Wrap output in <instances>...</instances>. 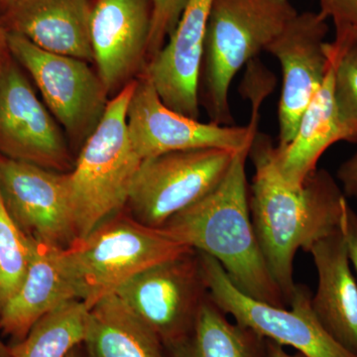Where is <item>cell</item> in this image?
I'll return each instance as SVG.
<instances>
[{
	"instance_id": "1",
	"label": "cell",
	"mask_w": 357,
	"mask_h": 357,
	"mask_svg": "<svg viewBox=\"0 0 357 357\" xmlns=\"http://www.w3.org/2000/svg\"><path fill=\"white\" fill-rule=\"evenodd\" d=\"M275 148L268 134L256 131L248 155L255 167L249 210L268 269L289 306L298 250L310 252L318 241L340 231L349 203L325 169H317L302 187L289 185L277 169Z\"/></svg>"
},
{
	"instance_id": "2",
	"label": "cell",
	"mask_w": 357,
	"mask_h": 357,
	"mask_svg": "<svg viewBox=\"0 0 357 357\" xmlns=\"http://www.w3.org/2000/svg\"><path fill=\"white\" fill-rule=\"evenodd\" d=\"M239 150L215 190L166 222L163 229L181 243L206 253L223 268L241 292L277 307H287L263 257L251 222L246 161Z\"/></svg>"
},
{
	"instance_id": "3",
	"label": "cell",
	"mask_w": 357,
	"mask_h": 357,
	"mask_svg": "<svg viewBox=\"0 0 357 357\" xmlns=\"http://www.w3.org/2000/svg\"><path fill=\"white\" fill-rule=\"evenodd\" d=\"M299 13L289 0H213L204 36L199 102L218 126H231L229 89Z\"/></svg>"
},
{
	"instance_id": "4",
	"label": "cell",
	"mask_w": 357,
	"mask_h": 357,
	"mask_svg": "<svg viewBox=\"0 0 357 357\" xmlns=\"http://www.w3.org/2000/svg\"><path fill=\"white\" fill-rule=\"evenodd\" d=\"M135 79L112 96L98 128L82 147L76 166L66 174L77 239L128 204L142 162L131 144L126 121Z\"/></svg>"
},
{
	"instance_id": "5",
	"label": "cell",
	"mask_w": 357,
	"mask_h": 357,
	"mask_svg": "<svg viewBox=\"0 0 357 357\" xmlns=\"http://www.w3.org/2000/svg\"><path fill=\"white\" fill-rule=\"evenodd\" d=\"M194 249L163 229L132 217H112L63 249L79 298L91 309L148 268Z\"/></svg>"
},
{
	"instance_id": "6",
	"label": "cell",
	"mask_w": 357,
	"mask_h": 357,
	"mask_svg": "<svg viewBox=\"0 0 357 357\" xmlns=\"http://www.w3.org/2000/svg\"><path fill=\"white\" fill-rule=\"evenodd\" d=\"M211 300L236 324L265 340L294 347L307 357H357L331 337L312 311L311 291L296 284L289 307H277L249 297L230 281L215 259L199 252Z\"/></svg>"
},
{
	"instance_id": "7",
	"label": "cell",
	"mask_w": 357,
	"mask_h": 357,
	"mask_svg": "<svg viewBox=\"0 0 357 357\" xmlns=\"http://www.w3.org/2000/svg\"><path fill=\"white\" fill-rule=\"evenodd\" d=\"M248 98L252 107L248 126L204 123L167 107L149 77L142 73L135 79L126 114L131 144L142 161L169 152L199 148L243 150L250 146L258 130L260 107L266 98L259 95Z\"/></svg>"
},
{
	"instance_id": "8",
	"label": "cell",
	"mask_w": 357,
	"mask_h": 357,
	"mask_svg": "<svg viewBox=\"0 0 357 357\" xmlns=\"http://www.w3.org/2000/svg\"><path fill=\"white\" fill-rule=\"evenodd\" d=\"M236 153L218 148H199L143 160L128 202L132 218L148 227L161 229L174 215L218 187Z\"/></svg>"
},
{
	"instance_id": "9",
	"label": "cell",
	"mask_w": 357,
	"mask_h": 357,
	"mask_svg": "<svg viewBox=\"0 0 357 357\" xmlns=\"http://www.w3.org/2000/svg\"><path fill=\"white\" fill-rule=\"evenodd\" d=\"M14 60L38 86L45 105L73 142L83 145L102 121L109 100L98 72L81 59L42 50L7 32Z\"/></svg>"
},
{
	"instance_id": "10",
	"label": "cell",
	"mask_w": 357,
	"mask_h": 357,
	"mask_svg": "<svg viewBox=\"0 0 357 357\" xmlns=\"http://www.w3.org/2000/svg\"><path fill=\"white\" fill-rule=\"evenodd\" d=\"M114 294L167 347L190 333L210 298L195 249L140 272Z\"/></svg>"
},
{
	"instance_id": "11",
	"label": "cell",
	"mask_w": 357,
	"mask_h": 357,
	"mask_svg": "<svg viewBox=\"0 0 357 357\" xmlns=\"http://www.w3.org/2000/svg\"><path fill=\"white\" fill-rule=\"evenodd\" d=\"M0 156L60 173L72 166L64 132L13 57L0 74Z\"/></svg>"
},
{
	"instance_id": "12",
	"label": "cell",
	"mask_w": 357,
	"mask_h": 357,
	"mask_svg": "<svg viewBox=\"0 0 357 357\" xmlns=\"http://www.w3.org/2000/svg\"><path fill=\"white\" fill-rule=\"evenodd\" d=\"M328 21L319 11L298 13L267 47L282 70L278 147L293 139L301 117L325 81Z\"/></svg>"
},
{
	"instance_id": "13",
	"label": "cell",
	"mask_w": 357,
	"mask_h": 357,
	"mask_svg": "<svg viewBox=\"0 0 357 357\" xmlns=\"http://www.w3.org/2000/svg\"><path fill=\"white\" fill-rule=\"evenodd\" d=\"M66 174L0 156V196L30 238L68 248L77 239Z\"/></svg>"
},
{
	"instance_id": "14",
	"label": "cell",
	"mask_w": 357,
	"mask_h": 357,
	"mask_svg": "<svg viewBox=\"0 0 357 357\" xmlns=\"http://www.w3.org/2000/svg\"><path fill=\"white\" fill-rule=\"evenodd\" d=\"M151 21V0H96L93 4V63L109 96L144 72Z\"/></svg>"
},
{
	"instance_id": "15",
	"label": "cell",
	"mask_w": 357,
	"mask_h": 357,
	"mask_svg": "<svg viewBox=\"0 0 357 357\" xmlns=\"http://www.w3.org/2000/svg\"><path fill=\"white\" fill-rule=\"evenodd\" d=\"M213 0H188L175 30L144 74L167 107L199 119V77Z\"/></svg>"
},
{
	"instance_id": "16",
	"label": "cell",
	"mask_w": 357,
	"mask_h": 357,
	"mask_svg": "<svg viewBox=\"0 0 357 357\" xmlns=\"http://www.w3.org/2000/svg\"><path fill=\"white\" fill-rule=\"evenodd\" d=\"M89 0H16L0 22L42 50L93 63Z\"/></svg>"
},
{
	"instance_id": "17",
	"label": "cell",
	"mask_w": 357,
	"mask_h": 357,
	"mask_svg": "<svg viewBox=\"0 0 357 357\" xmlns=\"http://www.w3.org/2000/svg\"><path fill=\"white\" fill-rule=\"evenodd\" d=\"M31 239L32 257L24 279L0 311V331L20 342L40 319L66 303L79 300L64 248Z\"/></svg>"
},
{
	"instance_id": "18",
	"label": "cell",
	"mask_w": 357,
	"mask_h": 357,
	"mask_svg": "<svg viewBox=\"0 0 357 357\" xmlns=\"http://www.w3.org/2000/svg\"><path fill=\"white\" fill-rule=\"evenodd\" d=\"M318 273L312 311L328 335L357 356V281L342 229L310 251Z\"/></svg>"
},
{
	"instance_id": "19",
	"label": "cell",
	"mask_w": 357,
	"mask_h": 357,
	"mask_svg": "<svg viewBox=\"0 0 357 357\" xmlns=\"http://www.w3.org/2000/svg\"><path fill=\"white\" fill-rule=\"evenodd\" d=\"M328 69L325 81L301 117L295 136L287 145L275 148L277 169L289 185L300 188L318 169L321 157L332 145L349 141L335 102V56L326 43Z\"/></svg>"
},
{
	"instance_id": "20",
	"label": "cell",
	"mask_w": 357,
	"mask_h": 357,
	"mask_svg": "<svg viewBox=\"0 0 357 357\" xmlns=\"http://www.w3.org/2000/svg\"><path fill=\"white\" fill-rule=\"evenodd\" d=\"M84 342L91 357H164L158 335L116 294L89 309Z\"/></svg>"
},
{
	"instance_id": "21",
	"label": "cell",
	"mask_w": 357,
	"mask_h": 357,
	"mask_svg": "<svg viewBox=\"0 0 357 357\" xmlns=\"http://www.w3.org/2000/svg\"><path fill=\"white\" fill-rule=\"evenodd\" d=\"M167 347L172 357H266V340L230 323L211 296L190 333Z\"/></svg>"
},
{
	"instance_id": "22",
	"label": "cell",
	"mask_w": 357,
	"mask_h": 357,
	"mask_svg": "<svg viewBox=\"0 0 357 357\" xmlns=\"http://www.w3.org/2000/svg\"><path fill=\"white\" fill-rule=\"evenodd\" d=\"M89 310L73 300L40 319L13 347V357H67L84 342Z\"/></svg>"
},
{
	"instance_id": "23",
	"label": "cell",
	"mask_w": 357,
	"mask_h": 357,
	"mask_svg": "<svg viewBox=\"0 0 357 357\" xmlns=\"http://www.w3.org/2000/svg\"><path fill=\"white\" fill-rule=\"evenodd\" d=\"M335 56V102L349 143H357V34L335 33L330 42Z\"/></svg>"
},
{
	"instance_id": "24",
	"label": "cell",
	"mask_w": 357,
	"mask_h": 357,
	"mask_svg": "<svg viewBox=\"0 0 357 357\" xmlns=\"http://www.w3.org/2000/svg\"><path fill=\"white\" fill-rule=\"evenodd\" d=\"M32 253V239L14 222L0 196V311L22 283Z\"/></svg>"
},
{
	"instance_id": "25",
	"label": "cell",
	"mask_w": 357,
	"mask_h": 357,
	"mask_svg": "<svg viewBox=\"0 0 357 357\" xmlns=\"http://www.w3.org/2000/svg\"><path fill=\"white\" fill-rule=\"evenodd\" d=\"M188 0H151L152 21L148 42L147 64L170 38Z\"/></svg>"
},
{
	"instance_id": "26",
	"label": "cell",
	"mask_w": 357,
	"mask_h": 357,
	"mask_svg": "<svg viewBox=\"0 0 357 357\" xmlns=\"http://www.w3.org/2000/svg\"><path fill=\"white\" fill-rule=\"evenodd\" d=\"M321 10L328 20H332L335 33L357 34V0H319Z\"/></svg>"
},
{
	"instance_id": "27",
	"label": "cell",
	"mask_w": 357,
	"mask_h": 357,
	"mask_svg": "<svg viewBox=\"0 0 357 357\" xmlns=\"http://www.w3.org/2000/svg\"><path fill=\"white\" fill-rule=\"evenodd\" d=\"M342 231L349 251V260L356 270L357 281V213L352 210L349 204L345 208Z\"/></svg>"
},
{
	"instance_id": "28",
	"label": "cell",
	"mask_w": 357,
	"mask_h": 357,
	"mask_svg": "<svg viewBox=\"0 0 357 357\" xmlns=\"http://www.w3.org/2000/svg\"><path fill=\"white\" fill-rule=\"evenodd\" d=\"M337 178L345 197L357 201V151L338 167Z\"/></svg>"
},
{
	"instance_id": "29",
	"label": "cell",
	"mask_w": 357,
	"mask_h": 357,
	"mask_svg": "<svg viewBox=\"0 0 357 357\" xmlns=\"http://www.w3.org/2000/svg\"><path fill=\"white\" fill-rule=\"evenodd\" d=\"M266 357H307L305 354L297 351L295 354H288L283 345L266 340Z\"/></svg>"
},
{
	"instance_id": "30",
	"label": "cell",
	"mask_w": 357,
	"mask_h": 357,
	"mask_svg": "<svg viewBox=\"0 0 357 357\" xmlns=\"http://www.w3.org/2000/svg\"><path fill=\"white\" fill-rule=\"evenodd\" d=\"M11 57L13 56H11L8 43H7L6 30L0 24V74Z\"/></svg>"
},
{
	"instance_id": "31",
	"label": "cell",
	"mask_w": 357,
	"mask_h": 357,
	"mask_svg": "<svg viewBox=\"0 0 357 357\" xmlns=\"http://www.w3.org/2000/svg\"><path fill=\"white\" fill-rule=\"evenodd\" d=\"M0 357H13V347L4 344L1 337H0Z\"/></svg>"
},
{
	"instance_id": "32",
	"label": "cell",
	"mask_w": 357,
	"mask_h": 357,
	"mask_svg": "<svg viewBox=\"0 0 357 357\" xmlns=\"http://www.w3.org/2000/svg\"><path fill=\"white\" fill-rule=\"evenodd\" d=\"M14 1H16V0H0V7L7 8V7L11 6Z\"/></svg>"
},
{
	"instance_id": "33",
	"label": "cell",
	"mask_w": 357,
	"mask_h": 357,
	"mask_svg": "<svg viewBox=\"0 0 357 357\" xmlns=\"http://www.w3.org/2000/svg\"><path fill=\"white\" fill-rule=\"evenodd\" d=\"M67 357H79V356H77V354L76 352V351H72L70 352L69 354H68Z\"/></svg>"
}]
</instances>
